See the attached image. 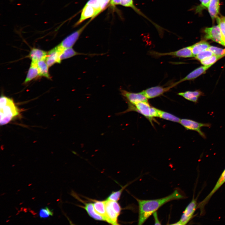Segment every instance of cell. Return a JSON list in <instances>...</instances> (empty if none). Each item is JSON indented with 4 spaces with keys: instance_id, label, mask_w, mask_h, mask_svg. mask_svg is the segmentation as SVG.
I'll return each instance as SVG.
<instances>
[{
    "instance_id": "1",
    "label": "cell",
    "mask_w": 225,
    "mask_h": 225,
    "mask_svg": "<svg viewBox=\"0 0 225 225\" xmlns=\"http://www.w3.org/2000/svg\"><path fill=\"white\" fill-rule=\"evenodd\" d=\"M185 197L176 190L165 197L153 200L137 199L139 206L138 224H143L147 219L165 203L170 201L184 198Z\"/></svg>"
},
{
    "instance_id": "2",
    "label": "cell",
    "mask_w": 225,
    "mask_h": 225,
    "mask_svg": "<svg viewBox=\"0 0 225 225\" xmlns=\"http://www.w3.org/2000/svg\"><path fill=\"white\" fill-rule=\"evenodd\" d=\"M0 108L1 125L8 123L20 112L13 100L3 95L0 97Z\"/></svg>"
},
{
    "instance_id": "3",
    "label": "cell",
    "mask_w": 225,
    "mask_h": 225,
    "mask_svg": "<svg viewBox=\"0 0 225 225\" xmlns=\"http://www.w3.org/2000/svg\"><path fill=\"white\" fill-rule=\"evenodd\" d=\"M128 108L127 110L119 114L124 113L131 111H135L138 112L145 117L150 121H152L154 117H158V110L154 107H151L148 102H141L133 105L127 103Z\"/></svg>"
},
{
    "instance_id": "4",
    "label": "cell",
    "mask_w": 225,
    "mask_h": 225,
    "mask_svg": "<svg viewBox=\"0 0 225 225\" xmlns=\"http://www.w3.org/2000/svg\"><path fill=\"white\" fill-rule=\"evenodd\" d=\"M149 53L150 55L156 58L165 56L184 58L193 57L191 46L184 48L176 51L168 52L161 53L151 51Z\"/></svg>"
},
{
    "instance_id": "5",
    "label": "cell",
    "mask_w": 225,
    "mask_h": 225,
    "mask_svg": "<svg viewBox=\"0 0 225 225\" xmlns=\"http://www.w3.org/2000/svg\"><path fill=\"white\" fill-rule=\"evenodd\" d=\"M88 23V22L79 29L68 36L58 45L62 49L72 48Z\"/></svg>"
},
{
    "instance_id": "6",
    "label": "cell",
    "mask_w": 225,
    "mask_h": 225,
    "mask_svg": "<svg viewBox=\"0 0 225 225\" xmlns=\"http://www.w3.org/2000/svg\"><path fill=\"white\" fill-rule=\"evenodd\" d=\"M204 38L211 39L225 46L222 34L218 25L211 27L206 28L204 30Z\"/></svg>"
},
{
    "instance_id": "7",
    "label": "cell",
    "mask_w": 225,
    "mask_h": 225,
    "mask_svg": "<svg viewBox=\"0 0 225 225\" xmlns=\"http://www.w3.org/2000/svg\"><path fill=\"white\" fill-rule=\"evenodd\" d=\"M197 206L196 200L193 198L186 207L180 219L173 224L184 225L187 224L192 218L197 208Z\"/></svg>"
},
{
    "instance_id": "8",
    "label": "cell",
    "mask_w": 225,
    "mask_h": 225,
    "mask_svg": "<svg viewBox=\"0 0 225 225\" xmlns=\"http://www.w3.org/2000/svg\"><path fill=\"white\" fill-rule=\"evenodd\" d=\"M175 86L174 83L166 87L156 86L148 88L141 92L148 99L152 98L162 95Z\"/></svg>"
},
{
    "instance_id": "9",
    "label": "cell",
    "mask_w": 225,
    "mask_h": 225,
    "mask_svg": "<svg viewBox=\"0 0 225 225\" xmlns=\"http://www.w3.org/2000/svg\"><path fill=\"white\" fill-rule=\"evenodd\" d=\"M180 123L188 130L197 132L203 138H205V136L201 131V128L202 127H209L210 126V124L208 123H200L187 119H181Z\"/></svg>"
},
{
    "instance_id": "10",
    "label": "cell",
    "mask_w": 225,
    "mask_h": 225,
    "mask_svg": "<svg viewBox=\"0 0 225 225\" xmlns=\"http://www.w3.org/2000/svg\"><path fill=\"white\" fill-rule=\"evenodd\" d=\"M121 95L129 103L133 105L141 102H148V99L141 92H132L123 89H120Z\"/></svg>"
},
{
    "instance_id": "11",
    "label": "cell",
    "mask_w": 225,
    "mask_h": 225,
    "mask_svg": "<svg viewBox=\"0 0 225 225\" xmlns=\"http://www.w3.org/2000/svg\"><path fill=\"white\" fill-rule=\"evenodd\" d=\"M225 182V169L222 173L220 177L216 183L215 185L212 190L204 198V199L198 204L197 208L200 209L201 214H203L204 213L205 206L208 203L211 197Z\"/></svg>"
},
{
    "instance_id": "12",
    "label": "cell",
    "mask_w": 225,
    "mask_h": 225,
    "mask_svg": "<svg viewBox=\"0 0 225 225\" xmlns=\"http://www.w3.org/2000/svg\"><path fill=\"white\" fill-rule=\"evenodd\" d=\"M62 50L57 46L48 52L45 61L49 67L56 63H61V61L60 59V56Z\"/></svg>"
},
{
    "instance_id": "13",
    "label": "cell",
    "mask_w": 225,
    "mask_h": 225,
    "mask_svg": "<svg viewBox=\"0 0 225 225\" xmlns=\"http://www.w3.org/2000/svg\"><path fill=\"white\" fill-rule=\"evenodd\" d=\"M105 201L106 222L112 225H118V215L112 207L110 201Z\"/></svg>"
},
{
    "instance_id": "14",
    "label": "cell",
    "mask_w": 225,
    "mask_h": 225,
    "mask_svg": "<svg viewBox=\"0 0 225 225\" xmlns=\"http://www.w3.org/2000/svg\"><path fill=\"white\" fill-rule=\"evenodd\" d=\"M212 65L208 66L204 65V66H202L197 68L189 73L185 77L174 83L175 84L176 86L182 82L186 80H191L196 78L204 73Z\"/></svg>"
},
{
    "instance_id": "15",
    "label": "cell",
    "mask_w": 225,
    "mask_h": 225,
    "mask_svg": "<svg viewBox=\"0 0 225 225\" xmlns=\"http://www.w3.org/2000/svg\"><path fill=\"white\" fill-rule=\"evenodd\" d=\"M48 52L43 50L36 48H32L28 56L32 60V62L37 63L39 61L46 60Z\"/></svg>"
},
{
    "instance_id": "16",
    "label": "cell",
    "mask_w": 225,
    "mask_h": 225,
    "mask_svg": "<svg viewBox=\"0 0 225 225\" xmlns=\"http://www.w3.org/2000/svg\"><path fill=\"white\" fill-rule=\"evenodd\" d=\"M96 12V9L93 7L86 4L82 9L80 18L75 25H79L90 18H91L92 19L93 18Z\"/></svg>"
},
{
    "instance_id": "17",
    "label": "cell",
    "mask_w": 225,
    "mask_h": 225,
    "mask_svg": "<svg viewBox=\"0 0 225 225\" xmlns=\"http://www.w3.org/2000/svg\"><path fill=\"white\" fill-rule=\"evenodd\" d=\"M40 76L37 63L31 62L24 83H27Z\"/></svg>"
},
{
    "instance_id": "18",
    "label": "cell",
    "mask_w": 225,
    "mask_h": 225,
    "mask_svg": "<svg viewBox=\"0 0 225 225\" xmlns=\"http://www.w3.org/2000/svg\"><path fill=\"white\" fill-rule=\"evenodd\" d=\"M219 0H211L208 7L209 13L212 20L217 17L220 9Z\"/></svg>"
},
{
    "instance_id": "19",
    "label": "cell",
    "mask_w": 225,
    "mask_h": 225,
    "mask_svg": "<svg viewBox=\"0 0 225 225\" xmlns=\"http://www.w3.org/2000/svg\"><path fill=\"white\" fill-rule=\"evenodd\" d=\"M210 45L207 42L201 41L192 46L191 49L193 57L200 52L208 49Z\"/></svg>"
},
{
    "instance_id": "20",
    "label": "cell",
    "mask_w": 225,
    "mask_h": 225,
    "mask_svg": "<svg viewBox=\"0 0 225 225\" xmlns=\"http://www.w3.org/2000/svg\"><path fill=\"white\" fill-rule=\"evenodd\" d=\"M82 207L85 209L89 216L93 219L96 220L104 221L103 218L95 210L93 203H85V206Z\"/></svg>"
},
{
    "instance_id": "21",
    "label": "cell",
    "mask_w": 225,
    "mask_h": 225,
    "mask_svg": "<svg viewBox=\"0 0 225 225\" xmlns=\"http://www.w3.org/2000/svg\"><path fill=\"white\" fill-rule=\"evenodd\" d=\"M178 94L188 100L197 102L199 97L201 95V92L198 91H187L184 92H179Z\"/></svg>"
},
{
    "instance_id": "22",
    "label": "cell",
    "mask_w": 225,
    "mask_h": 225,
    "mask_svg": "<svg viewBox=\"0 0 225 225\" xmlns=\"http://www.w3.org/2000/svg\"><path fill=\"white\" fill-rule=\"evenodd\" d=\"M37 66L40 76H42L50 79L51 76L49 72L48 68L45 60H42L38 62Z\"/></svg>"
},
{
    "instance_id": "23",
    "label": "cell",
    "mask_w": 225,
    "mask_h": 225,
    "mask_svg": "<svg viewBox=\"0 0 225 225\" xmlns=\"http://www.w3.org/2000/svg\"><path fill=\"white\" fill-rule=\"evenodd\" d=\"M93 204L96 211L102 216L103 218L104 221L106 222L105 201L94 200Z\"/></svg>"
},
{
    "instance_id": "24",
    "label": "cell",
    "mask_w": 225,
    "mask_h": 225,
    "mask_svg": "<svg viewBox=\"0 0 225 225\" xmlns=\"http://www.w3.org/2000/svg\"><path fill=\"white\" fill-rule=\"evenodd\" d=\"M82 54H85L78 52L72 48H68L64 49L62 51L60 55V59L61 61L62 60L68 59L76 55Z\"/></svg>"
},
{
    "instance_id": "25",
    "label": "cell",
    "mask_w": 225,
    "mask_h": 225,
    "mask_svg": "<svg viewBox=\"0 0 225 225\" xmlns=\"http://www.w3.org/2000/svg\"><path fill=\"white\" fill-rule=\"evenodd\" d=\"M158 117L163 119L176 122H180L181 119L168 112L158 110Z\"/></svg>"
},
{
    "instance_id": "26",
    "label": "cell",
    "mask_w": 225,
    "mask_h": 225,
    "mask_svg": "<svg viewBox=\"0 0 225 225\" xmlns=\"http://www.w3.org/2000/svg\"><path fill=\"white\" fill-rule=\"evenodd\" d=\"M225 55H213L208 58L204 59L200 61L201 64L204 66H208L213 65L218 59L224 56Z\"/></svg>"
},
{
    "instance_id": "27",
    "label": "cell",
    "mask_w": 225,
    "mask_h": 225,
    "mask_svg": "<svg viewBox=\"0 0 225 225\" xmlns=\"http://www.w3.org/2000/svg\"><path fill=\"white\" fill-rule=\"evenodd\" d=\"M216 19L221 31L223 41L225 43V17H217Z\"/></svg>"
},
{
    "instance_id": "28",
    "label": "cell",
    "mask_w": 225,
    "mask_h": 225,
    "mask_svg": "<svg viewBox=\"0 0 225 225\" xmlns=\"http://www.w3.org/2000/svg\"><path fill=\"white\" fill-rule=\"evenodd\" d=\"M86 4L92 6L96 9V12L93 18L101 12L100 0H89Z\"/></svg>"
},
{
    "instance_id": "29",
    "label": "cell",
    "mask_w": 225,
    "mask_h": 225,
    "mask_svg": "<svg viewBox=\"0 0 225 225\" xmlns=\"http://www.w3.org/2000/svg\"><path fill=\"white\" fill-rule=\"evenodd\" d=\"M214 54L212 52L208 49L197 54L195 58L200 61L204 59L211 57Z\"/></svg>"
},
{
    "instance_id": "30",
    "label": "cell",
    "mask_w": 225,
    "mask_h": 225,
    "mask_svg": "<svg viewBox=\"0 0 225 225\" xmlns=\"http://www.w3.org/2000/svg\"><path fill=\"white\" fill-rule=\"evenodd\" d=\"M127 186V185H126L118 191L112 192L108 197L107 199L115 201H118L120 199L123 190Z\"/></svg>"
},
{
    "instance_id": "31",
    "label": "cell",
    "mask_w": 225,
    "mask_h": 225,
    "mask_svg": "<svg viewBox=\"0 0 225 225\" xmlns=\"http://www.w3.org/2000/svg\"><path fill=\"white\" fill-rule=\"evenodd\" d=\"M52 211V210H51L47 207L44 208H42L39 212V216L41 218H47L50 216H53V213Z\"/></svg>"
},
{
    "instance_id": "32",
    "label": "cell",
    "mask_w": 225,
    "mask_h": 225,
    "mask_svg": "<svg viewBox=\"0 0 225 225\" xmlns=\"http://www.w3.org/2000/svg\"><path fill=\"white\" fill-rule=\"evenodd\" d=\"M120 5L125 7L131 8L138 13L141 15L142 14L134 5L133 0H121Z\"/></svg>"
},
{
    "instance_id": "33",
    "label": "cell",
    "mask_w": 225,
    "mask_h": 225,
    "mask_svg": "<svg viewBox=\"0 0 225 225\" xmlns=\"http://www.w3.org/2000/svg\"><path fill=\"white\" fill-rule=\"evenodd\" d=\"M208 49L211 51L214 55H225V49L211 46H210Z\"/></svg>"
},
{
    "instance_id": "34",
    "label": "cell",
    "mask_w": 225,
    "mask_h": 225,
    "mask_svg": "<svg viewBox=\"0 0 225 225\" xmlns=\"http://www.w3.org/2000/svg\"><path fill=\"white\" fill-rule=\"evenodd\" d=\"M211 0H203L202 3L198 6L196 8V12H201L204 9L208 8L209 3Z\"/></svg>"
},
{
    "instance_id": "35",
    "label": "cell",
    "mask_w": 225,
    "mask_h": 225,
    "mask_svg": "<svg viewBox=\"0 0 225 225\" xmlns=\"http://www.w3.org/2000/svg\"><path fill=\"white\" fill-rule=\"evenodd\" d=\"M109 200L110 201L111 204L113 209L117 213L118 215H119L122 210V208L119 204L117 202V201L110 200Z\"/></svg>"
},
{
    "instance_id": "36",
    "label": "cell",
    "mask_w": 225,
    "mask_h": 225,
    "mask_svg": "<svg viewBox=\"0 0 225 225\" xmlns=\"http://www.w3.org/2000/svg\"><path fill=\"white\" fill-rule=\"evenodd\" d=\"M153 214L155 220V224H161L160 222L158 219L156 211L154 212Z\"/></svg>"
},
{
    "instance_id": "37",
    "label": "cell",
    "mask_w": 225,
    "mask_h": 225,
    "mask_svg": "<svg viewBox=\"0 0 225 225\" xmlns=\"http://www.w3.org/2000/svg\"><path fill=\"white\" fill-rule=\"evenodd\" d=\"M121 1V0H111L110 4L112 6L119 5L120 4Z\"/></svg>"
},
{
    "instance_id": "38",
    "label": "cell",
    "mask_w": 225,
    "mask_h": 225,
    "mask_svg": "<svg viewBox=\"0 0 225 225\" xmlns=\"http://www.w3.org/2000/svg\"><path fill=\"white\" fill-rule=\"evenodd\" d=\"M199 1L201 2H202L203 0H199Z\"/></svg>"
}]
</instances>
